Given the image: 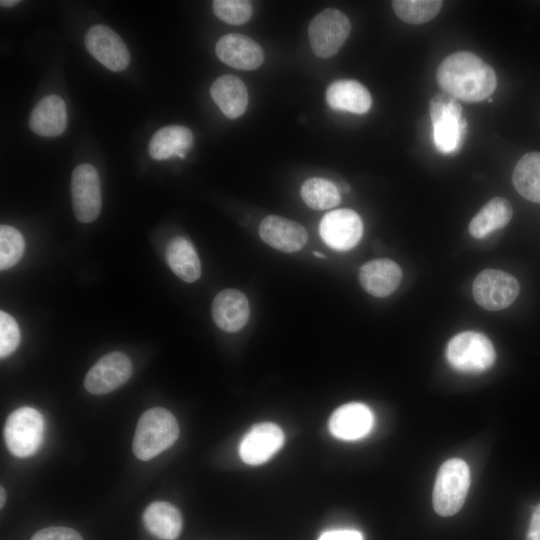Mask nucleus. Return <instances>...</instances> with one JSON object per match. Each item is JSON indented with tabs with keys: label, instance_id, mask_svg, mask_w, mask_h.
<instances>
[{
	"label": "nucleus",
	"instance_id": "obj_7",
	"mask_svg": "<svg viewBox=\"0 0 540 540\" xmlns=\"http://www.w3.org/2000/svg\"><path fill=\"white\" fill-rule=\"evenodd\" d=\"M350 31V21L343 12L332 8L321 11L308 28L314 54L320 58L332 57L342 47Z\"/></svg>",
	"mask_w": 540,
	"mask_h": 540
},
{
	"label": "nucleus",
	"instance_id": "obj_14",
	"mask_svg": "<svg viewBox=\"0 0 540 540\" xmlns=\"http://www.w3.org/2000/svg\"><path fill=\"white\" fill-rule=\"evenodd\" d=\"M215 52L223 63L240 70L256 69L264 60L261 46L252 38L238 33L222 36Z\"/></svg>",
	"mask_w": 540,
	"mask_h": 540
},
{
	"label": "nucleus",
	"instance_id": "obj_32",
	"mask_svg": "<svg viewBox=\"0 0 540 540\" xmlns=\"http://www.w3.org/2000/svg\"><path fill=\"white\" fill-rule=\"evenodd\" d=\"M31 540H83L81 535L68 527H48L36 532Z\"/></svg>",
	"mask_w": 540,
	"mask_h": 540
},
{
	"label": "nucleus",
	"instance_id": "obj_13",
	"mask_svg": "<svg viewBox=\"0 0 540 540\" xmlns=\"http://www.w3.org/2000/svg\"><path fill=\"white\" fill-rule=\"evenodd\" d=\"M284 443L282 429L270 422L254 425L243 437L239 455L249 465H260L268 461Z\"/></svg>",
	"mask_w": 540,
	"mask_h": 540
},
{
	"label": "nucleus",
	"instance_id": "obj_10",
	"mask_svg": "<svg viewBox=\"0 0 540 540\" xmlns=\"http://www.w3.org/2000/svg\"><path fill=\"white\" fill-rule=\"evenodd\" d=\"M132 375V363L127 355L111 352L100 358L87 372L84 386L95 395L107 394L128 381Z\"/></svg>",
	"mask_w": 540,
	"mask_h": 540
},
{
	"label": "nucleus",
	"instance_id": "obj_23",
	"mask_svg": "<svg viewBox=\"0 0 540 540\" xmlns=\"http://www.w3.org/2000/svg\"><path fill=\"white\" fill-rule=\"evenodd\" d=\"M143 523L152 535L163 540L176 539L182 529L179 510L163 501L153 502L145 509Z\"/></svg>",
	"mask_w": 540,
	"mask_h": 540
},
{
	"label": "nucleus",
	"instance_id": "obj_22",
	"mask_svg": "<svg viewBox=\"0 0 540 540\" xmlns=\"http://www.w3.org/2000/svg\"><path fill=\"white\" fill-rule=\"evenodd\" d=\"M193 142L192 132L179 125L165 126L152 136L148 151L156 160H165L177 156L184 158Z\"/></svg>",
	"mask_w": 540,
	"mask_h": 540
},
{
	"label": "nucleus",
	"instance_id": "obj_31",
	"mask_svg": "<svg viewBox=\"0 0 540 540\" xmlns=\"http://www.w3.org/2000/svg\"><path fill=\"white\" fill-rule=\"evenodd\" d=\"M20 343V331L15 319L8 313L0 312V357L12 354Z\"/></svg>",
	"mask_w": 540,
	"mask_h": 540
},
{
	"label": "nucleus",
	"instance_id": "obj_5",
	"mask_svg": "<svg viewBox=\"0 0 540 540\" xmlns=\"http://www.w3.org/2000/svg\"><path fill=\"white\" fill-rule=\"evenodd\" d=\"M446 358L455 370L481 373L495 362L496 353L491 341L482 333L465 331L455 335L446 347Z\"/></svg>",
	"mask_w": 540,
	"mask_h": 540
},
{
	"label": "nucleus",
	"instance_id": "obj_26",
	"mask_svg": "<svg viewBox=\"0 0 540 540\" xmlns=\"http://www.w3.org/2000/svg\"><path fill=\"white\" fill-rule=\"evenodd\" d=\"M512 183L521 196L540 204V152L527 153L517 162Z\"/></svg>",
	"mask_w": 540,
	"mask_h": 540
},
{
	"label": "nucleus",
	"instance_id": "obj_29",
	"mask_svg": "<svg viewBox=\"0 0 540 540\" xmlns=\"http://www.w3.org/2000/svg\"><path fill=\"white\" fill-rule=\"evenodd\" d=\"M25 249L22 234L14 227H0V269L6 270L21 259Z\"/></svg>",
	"mask_w": 540,
	"mask_h": 540
},
{
	"label": "nucleus",
	"instance_id": "obj_6",
	"mask_svg": "<svg viewBox=\"0 0 540 540\" xmlns=\"http://www.w3.org/2000/svg\"><path fill=\"white\" fill-rule=\"evenodd\" d=\"M44 432L45 422L41 413L32 407H21L8 416L4 439L14 456L27 458L40 448Z\"/></svg>",
	"mask_w": 540,
	"mask_h": 540
},
{
	"label": "nucleus",
	"instance_id": "obj_28",
	"mask_svg": "<svg viewBox=\"0 0 540 540\" xmlns=\"http://www.w3.org/2000/svg\"><path fill=\"white\" fill-rule=\"evenodd\" d=\"M443 2L438 0H394L395 14L409 24H423L432 20L440 11Z\"/></svg>",
	"mask_w": 540,
	"mask_h": 540
},
{
	"label": "nucleus",
	"instance_id": "obj_21",
	"mask_svg": "<svg viewBox=\"0 0 540 540\" xmlns=\"http://www.w3.org/2000/svg\"><path fill=\"white\" fill-rule=\"evenodd\" d=\"M210 95L223 114L236 119L246 111L248 92L244 82L234 75L218 77L210 88Z\"/></svg>",
	"mask_w": 540,
	"mask_h": 540
},
{
	"label": "nucleus",
	"instance_id": "obj_37",
	"mask_svg": "<svg viewBox=\"0 0 540 540\" xmlns=\"http://www.w3.org/2000/svg\"><path fill=\"white\" fill-rule=\"evenodd\" d=\"M313 255L316 256V257H319V258H325L324 254H321L320 252H317V251H314Z\"/></svg>",
	"mask_w": 540,
	"mask_h": 540
},
{
	"label": "nucleus",
	"instance_id": "obj_11",
	"mask_svg": "<svg viewBox=\"0 0 540 540\" xmlns=\"http://www.w3.org/2000/svg\"><path fill=\"white\" fill-rule=\"evenodd\" d=\"M322 240L332 249L347 251L360 241L363 224L351 209H338L325 214L319 225Z\"/></svg>",
	"mask_w": 540,
	"mask_h": 540
},
{
	"label": "nucleus",
	"instance_id": "obj_34",
	"mask_svg": "<svg viewBox=\"0 0 540 540\" xmlns=\"http://www.w3.org/2000/svg\"><path fill=\"white\" fill-rule=\"evenodd\" d=\"M526 540H540V503L535 507L532 513Z\"/></svg>",
	"mask_w": 540,
	"mask_h": 540
},
{
	"label": "nucleus",
	"instance_id": "obj_1",
	"mask_svg": "<svg viewBox=\"0 0 540 540\" xmlns=\"http://www.w3.org/2000/svg\"><path fill=\"white\" fill-rule=\"evenodd\" d=\"M436 78L445 93L465 102L485 100L497 84L493 68L468 51H458L446 57L438 66Z\"/></svg>",
	"mask_w": 540,
	"mask_h": 540
},
{
	"label": "nucleus",
	"instance_id": "obj_17",
	"mask_svg": "<svg viewBox=\"0 0 540 540\" xmlns=\"http://www.w3.org/2000/svg\"><path fill=\"white\" fill-rule=\"evenodd\" d=\"M212 317L215 324L226 332H237L248 321L250 308L246 296L236 289L219 292L212 302Z\"/></svg>",
	"mask_w": 540,
	"mask_h": 540
},
{
	"label": "nucleus",
	"instance_id": "obj_12",
	"mask_svg": "<svg viewBox=\"0 0 540 540\" xmlns=\"http://www.w3.org/2000/svg\"><path fill=\"white\" fill-rule=\"evenodd\" d=\"M88 52L112 71L124 70L129 62V51L122 39L109 27L95 25L85 35Z\"/></svg>",
	"mask_w": 540,
	"mask_h": 540
},
{
	"label": "nucleus",
	"instance_id": "obj_9",
	"mask_svg": "<svg viewBox=\"0 0 540 540\" xmlns=\"http://www.w3.org/2000/svg\"><path fill=\"white\" fill-rule=\"evenodd\" d=\"M71 197L75 217L83 223L94 221L101 210V188L97 170L78 165L71 177Z\"/></svg>",
	"mask_w": 540,
	"mask_h": 540
},
{
	"label": "nucleus",
	"instance_id": "obj_27",
	"mask_svg": "<svg viewBox=\"0 0 540 540\" xmlns=\"http://www.w3.org/2000/svg\"><path fill=\"white\" fill-rule=\"evenodd\" d=\"M306 205L314 210H326L337 206L341 201L338 187L323 178L307 179L300 190Z\"/></svg>",
	"mask_w": 540,
	"mask_h": 540
},
{
	"label": "nucleus",
	"instance_id": "obj_33",
	"mask_svg": "<svg viewBox=\"0 0 540 540\" xmlns=\"http://www.w3.org/2000/svg\"><path fill=\"white\" fill-rule=\"evenodd\" d=\"M318 540H363V536L356 530H331L323 532Z\"/></svg>",
	"mask_w": 540,
	"mask_h": 540
},
{
	"label": "nucleus",
	"instance_id": "obj_36",
	"mask_svg": "<svg viewBox=\"0 0 540 540\" xmlns=\"http://www.w3.org/2000/svg\"><path fill=\"white\" fill-rule=\"evenodd\" d=\"M0 497H1V501H0V506L1 508L3 507L4 503H5V499H6V495H5V490L3 487L0 488Z\"/></svg>",
	"mask_w": 540,
	"mask_h": 540
},
{
	"label": "nucleus",
	"instance_id": "obj_24",
	"mask_svg": "<svg viewBox=\"0 0 540 540\" xmlns=\"http://www.w3.org/2000/svg\"><path fill=\"white\" fill-rule=\"evenodd\" d=\"M512 214V207L506 199L494 197L472 218L469 233L476 239H483L507 225Z\"/></svg>",
	"mask_w": 540,
	"mask_h": 540
},
{
	"label": "nucleus",
	"instance_id": "obj_35",
	"mask_svg": "<svg viewBox=\"0 0 540 540\" xmlns=\"http://www.w3.org/2000/svg\"><path fill=\"white\" fill-rule=\"evenodd\" d=\"M19 1L18 0H1L0 1V5L2 7H11V6H14L16 4H18Z\"/></svg>",
	"mask_w": 540,
	"mask_h": 540
},
{
	"label": "nucleus",
	"instance_id": "obj_15",
	"mask_svg": "<svg viewBox=\"0 0 540 540\" xmlns=\"http://www.w3.org/2000/svg\"><path fill=\"white\" fill-rule=\"evenodd\" d=\"M259 234L266 244L285 253L301 250L308 241L301 224L277 215L266 216L261 221Z\"/></svg>",
	"mask_w": 540,
	"mask_h": 540
},
{
	"label": "nucleus",
	"instance_id": "obj_8",
	"mask_svg": "<svg viewBox=\"0 0 540 540\" xmlns=\"http://www.w3.org/2000/svg\"><path fill=\"white\" fill-rule=\"evenodd\" d=\"M520 291L512 275L497 269H486L478 274L472 286L475 301L484 309L501 310L513 303Z\"/></svg>",
	"mask_w": 540,
	"mask_h": 540
},
{
	"label": "nucleus",
	"instance_id": "obj_4",
	"mask_svg": "<svg viewBox=\"0 0 540 540\" xmlns=\"http://www.w3.org/2000/svg\"><path fill=\"white\" fill-rule=\"evenodd\" d=\"M470 485V470L465 461L452 458L445 461L436 476L433 508L440 516H452L463 506Z\"/></svg>",
	"mask_w": 540,
	"mask_h": 540
},
{
	"label": "nucleus",
	"instance_id": "obj_20",
	"mask_svg": "<svg viewBox=\"0 0 540 540\" xmlns=\"http://www.w3.org/2000/svg\"><path fill=\"white\" fill-rule=\"evenodd\" d=\"M326 101L332 109L354 114L366 113L372 104L367 88L351 79L331 83L326 90Z\"/></svg>",
	"mask_w": 540,
	"mask_h": 540
},
{
	"label": "nucleus",
	"instance_id": "obj_3",
	"mask_svg": "<svg viewBox=\"0 0 540 540\" xmlns=\"http://www.w3.org/2000/svg\"><path fill=\"white\" fill-rule=\"evenodd\" d=\"M429 113L436 148L445 154L455 152L467 129L461 105L451 95L438 93L430 99Z\"/></svg>",
	"mask_w": 540,
	"mask_h": 540
},
{
	"label": "nucleus",
	"instance_id": "obj_16",
	"mask_svg": "<svg viewBox=\"0 0 540 540\" xmlns=\"http://www.w3.org/2000/svg\"><path fill=\"white\" fill-rule=\"evenodd\" d=\"M374 417L364 404L352 402L337 408L329 419V430L338 439L352 441L365 437L373 427Z\"/></svg>",
	"mask_w": 540,
	"mask_h": 540
},
{
	"label": "nucleus",
	"instance_id": "obj_19",
	"mask_svg": "<svg viewBox=\"0 0 540 540\" xmlns=\"http://www.w3.org/2000/svg\"><path fill=\"white\" fill-rule=\"evenodd\" d=\"M67 125V109L63 99L48 95L38 102L31 112L29 126L40 136L55 137L62 134Z\"/></svg>",
	"mask_w": 540,
	"mask_h": 540
},
{
	"label": "nucleus",
	"instance_id": "obj_30",
	"mask_svg": "<svg viewBox=\"0 0 540 540\" xmlns=\"http://www.w3.org/2000/svg\"><path fill=\"white\" fill-rule=\"evenodd\" d=\"M212 7L220 20L231 25L244 24L253 14L252 4L247 0H215Z\"/></svg>",
	"mask_w": 540,
	"mask_h": 540
},
{
	"label": "nucleus",
	"instance_id": "obj_18",
	"mask_svg": "<svg viewBox=\"0 0 540 540\" xmlns=\"http://www.w3.org/2000/svg\"><path fill=\"white\" fill-rule=\"evenodd\" d=\"M402 271L391 259L371 260L361 266L359 281L366 292L375 297L392 294L400 284Z\"/></svg>",
	"mask_w": 540,
	"mask_h": 540
},
{
	"label": "nucleus",
	"instance_id": "obj_25",
	"mask_svg": "<svg viewBox=\"0 0 540 540\" xmlns=\"http://www.w3.org/2000/svg\"><path fill=\"white\" fill-rule=\"evenodd\" d=\"M166 259L176 276L192 283L201 275V264L193 245L184 237H175L166 248Z\"/></svg>",
	"mask_w": 540,
	"mask_h": 540
},
{
	"label": "nucleus",
	"instance_id": "obj_2",
	"mask_svg": "<svg viewBox=\"0 0 540 540\" xmlns=\"http://www.w3.org/2000/svg\"><path fill=\"white\" fill-rule=\"evenodd\" d=\"M179 436V426L168 410L154 407L140 417L133 439L135 456L147 461L174 444Z\"/></svg>",
	"mask_w": 540,
	"mask_h": 540
}]
</instances>
